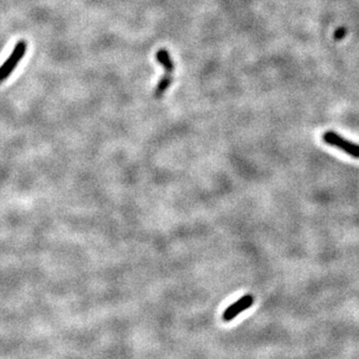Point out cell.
Masks as SVG:
<instances>
[{"mask_svg": "<svg viewBox=\"0 0 359 359\" xmlns=\"http://www.w3.org/2000/svg\"><path fill=\"white\" fill-rule=\"evenodd\" d=\"M156 58L158 61L159 64L163 66L165 72L167 73H173L176 69V64L173 63L171 56H170L169 51L165 49H159L156 54Z\"/></svg>", "mask_w": 359, "mask_h": 359, "instance_id": "277c9868", "label": "cell"}, {"mask_svg": "<svg viewBox=\"0 0 359 359\" xmlns=\"http://www.w3.org/2000/svg\"><path fill=\"white\" fill-rule=\"evenodd\" d=\"M172 82H173V78H172V73H167L165 72V74L163 77L161 78L159 82L157 83V85H156V88H155V98H161L163 94L167 92V90L171 86L172 84Z\"/></svg>", "mask_w": 359, "mask_h": 359, "instance_id": "5b68a950", "label": "cell"}, {"mask_svg": "<svg viewBox=\"0 0 359 359\" xmlns=\"http://www.w3.org/2000/svg\"><path fill=\"white\" fill-rule=\"evenodd\" d=\"M27 50V42L26 41H19L15 45L14 49L12 50L10 57L3 63V65L0 66V83L6 81L7 78L11 76V73L13 72V70L17 68L19 63L22 60V57L25 56Z\"/></svg>", "mask_w": 359, "mask_h": 359, "instance_id": "6da1fadb", "label": "cell"}, {"mask_svg": "<svg viewBox=\"0 0 359 359\" xmlns=\"http://www.w3.org/2000/svg\"><path fill=\"white\" fill-rule=\"evenodd\" d=\"M255 298L252 297L251 294H247L244 297L241 298L237 301H235L231 306L228 307V308L223 311L222 320L224 322H230L231 320H234L236 316H238L241 313H243L244 310H247L248 308L254 305Z\"/></svg>", "mask_w": 359, "mask_h": 359, "instance_id": "3957f363", "label": "cell"}, {"mask_svg": "<svg viewBox=\"0 0 359 359\" xmlns=\"http://www.w3.org/2000/svg\"><path fill=\"white\" fill-rule=\"evenodd\" d=\"M322 140L325 141L327 144L342 150V151L348 153L349 156L353 157V158H359V144L345 140L344 137H342L339 134L335 132H327L323 134Z\"/></svg>", "mask_w": 359, "mask_h": 359, "instance_id": "7a4b0ae2", "label": "cell"}]
</instances>
